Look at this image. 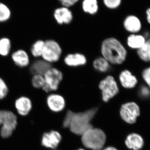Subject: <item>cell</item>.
<instances>
[{"label":"cell","mask_w":150,"mask_h":150,"mask_svg":"<svg viewBox=\"0 0 150 150\" xmlns=\"http://www.w3.org/2000/svg\"><path fill=\"white\" fill-rule=\"evenodd\" d=\"M99 106L77 112L66 109L64 111L62 129H68L72 134L81 137L86 131L93 127V121Z\"/></svg>","instance_id":"cell-1"},{"label":"cell","mask_w":150,"mask_h":150,"mask_svg":"<svg viewBox=\"0 0 150 150\" xmlns=\"http://www.w3.org/2000/svg\"><path fill=\"white\" fill-rule=\"evenodd\" d=\"M101 56L110 65H120L125 62L127 56L126 48L116 38H107L103 40L100 45Z\"/></svg>","instance_id":"cell-2"},{"label":"cell","mask_w":150,"mask_h":150,"mask_svg":"<svg viewBox=\"0 0 150 150\" xmlns=\"http://www.w3.org/2000/svg\"><path fill=\"white\" fill-rule=\"evenodd\" d=\"M82 146L88 150H102L107 144V136L103 130L93 127L80 137Z\"/></svg>","instance_id":"cell-3"},{"label":"cell","mask_w":150,"mask_h":150,"mask_svg":"<svg viewBox=\"0 0 150 150\" xmlns=\"http://www.w3.org/2000/svg\"><path fill=\"white\" fill-rule=\"evenodd\" d=\"M103 103H108L117 96L120 91L119 86L115 77L108 75L100 81L98 85Z\"/></svg>","instance_id":"cell-4"},{"label":"cell","mask_w":150,"mask_h":150,"mask_svg":"<svg viewBox=\"0 0 150 150\" xmlns=\"http://www.w3.org/2000/svg\"><path fill=\"white\" fill-rule=\"evenodd\" d=\"M18 125L16 115L11 110H0V136L4 139L11 137Z\"/></svg>","instance_id":"cell-5"},{"label":"cell","mask_w":150,"mask_h":150,"mask_svg":"<svg viewBox=\"0 0 150 150\" xmlns=\"http://www.w3.org/2000/svg\"><path fill=\"white\" fill-rule=\"evenodd\" d=\"M118 113L120 118L124 123L134 125L140 115L139 106L133 101L123 103L120 105Z\"/></svg>","instance_id":"cell-6"},{"label":"cell","mask_w":150,"mask_h":150,"mask_svg":"<svg viewBox=\"0 0 150 150\" xmlns=\"http://www.w3.org/2000/svg\"><path fill=\"white\" fill-rule=\"evenodd\" d=\"M45 84L42 89L47 93L56 92L59 89L60 83L64 79V74L61 70L52 67L43 75Z\"/></svg>","instance_id":"cell-7"},{"label":"cell","mask_w":150,"mask_h":150,"mask_svg":"<svg viewBox=\"0 0 150 150\" xmlns=\"http://www.w3.org/2000/svg\"><path fill=\"white\" fill-rule=\"evenodd\" d=\"M62 48L59 43L53 39L45 41V47L41 58L52 64L59 61L62 54Z\"/></svg>","instance_id":"cell-8"},{"label":"cell","mask_w":150,"mask_h":150,"mask_svg":"<svg viewBox=\"0 0 150 150\" xmlns=\"http://www.w3.org/2000/svg\"><path fill=\"white\" fill-rule=\"evenodd\" d=\"M46 103L48 110L52 113L59 114L64 112L67 109L66 98L63 95L58 93L48 94L46 98Z\"/></svg>","instance_id":"cell-9"},{"label":"cell","mask_w":150,"mask_h":150,"mask_svg":"<svg viewBox=\"0 0 150 150\" xmlns=\"http://www.w3.org/2000/svg\"><path fill=\"white\" fill-rule=\"evenodd\" d=\"M63 136L60 131L51 129L43 132L40 139V144L46 149H55L59 148Z\"/></svg>","instance_id":"cell-10"},{"label":"cell","mask_w":150,"mask_h":150,"mask_svg":"<svg viewBox=\"0 0 150 150\" xmlns=\"http://www.w3.org/2000/svg\"><path fill=\"white\" fill-rule=\"evenodd\" d=\"M53 17L56 23L60 25H69L72 23L74 15L71 8L59 6L54 9Z\"/></svg>","instance_id":"cell-11"},{"label":"cell","mask_w":150,"mask_h":150,"mask_svg":"<svg viewBox=\"0 0 150 150\" xmlns=\"http://www.w3.org/2000/svg\"><path fill=\"white\" fill-rule=\"evenodd\" d=\"M14 106L18 115L21 116H26L32 110V102L28 97L21 96L16 100Z\"/></svg>","instance_id":"cell-12"},{"label":"cell","mask_w":150,"mask_h":150,"mask_svg":"<svg viewBox=\"0 0 150 150\" xmlns=\"http://www.w3.org/2000/svg\"><path fill=\"white\" fill-rule=\"evenodd\" d=\"M124 144L129 150H140L144 146V139L139 134L134 132L129 133L125 137Z\"/></svg>","instance_id":"cell-13"},{"label":"cell","mask_w":150,"mask_h":150,"mask_svg":"<svg viewBox=\"0 0 150 150\" xmlns=\"http://www.w3.org/2000/svg\"><path fill=\"white\" fill-rule=\"evenodd\" d=\"M64 62L67 67H77L85 65L87 63V59L81 53H70L65 56Z\"/></svg>","instance_id":"cell-14"},{"label":"cell","mask_w":150,"mask_h":150,"mask_svg":"<svg viewBox=\"0 0 150 150\" xmlns=\"http://www.w3.org/2000/svg\"><path fill=\"white\" fill-rule=\"evenodd\" d=\"M123 25L126 31L132 33L139 32L142 28L141 20L134 14L126 16L123 19Z\"/></svg>","instance_id":"cell-15"},{"label":"cell","mask_w":150,"mask_h":150,"mask_svg":"<svg viewBox=\"0 0 150 150\" xmlns=\"http://www.w3.org/2000/svg\"><path fill=\"white\" fill-rule=\"evenodd\" d=\"M118 80L122 87L126 89L134 88L137 85V78L128 70H124L119 74Z\"/></svg>","instance_id":"cell-16"},{"label":"cell","mask_w":150,"mask_h":150,"mask_svg":"<svg viewBox=\"0 0 150 150\" xmlns=\"http://www.w3.org/2000/svg\"><path fill=\"white\" fill-rule=\"evenodd\" d=\"M80 4L83 12L90 16L96 15L100 7L98 0H81Z\"/></svg>","instance_id":"cell-17"},{"label":"cell","mask_w":150,"mask_h":150,"mask_svg":"<svg viewBox=\"0 0 150 150\" xmlns=\"http://www.w3.org/2000/svg\"><path fill=\"white\" fill-rule=\"evenodd\" d=\"M11 59L15 64L20 68H25L30 64V59L27 52L23 49H18L11 54Z\"/></svg>","instance_id":"cell-18"},{"label":"cell","mask_w":150,"mask_h":150,"mask_svg":"<svg viewBox=\"0 0 150 150\" xmlns=\"http://www.w3.org/2000/svg\"><path fill=\"white\" fill-rule=\"evenodd\" d=\"M52 67V64L48 63L43 59H37L30 65V71L33 75H41L43 76Z\"/></svg>","instance_id":"cell-19"},{"label":"cell","mask_w":150,"mask_h":150,"mask_svg":"<svg viewBox=\"0 0 150 150\" xmlns=\"http://www.w3.org/2000/svg\"><path fill=\"white\" fill-rule=\"evenodd\" d=\"M93 67L97 71L100 73H106L111 69V65L102 56H98L93 60Z\"/></svg>","instance_id":"cell-20"},{"label":"cell","mask_w":150,"mask_h":150,"mask_svg":"<svg viewBox=\"0 0 150 150\" xmlns=\"http://www.w3.org/2000/svg\"><path fill=\"white\" fill-rule=\"evenodd\" d=\"M145 42L144 38L141 35L131 34L127 38V45L132 49H139Z\"/></svg>","instance_id":"cell-21"},{"label":"cell","mask_w":150,"mask_h":150,"mask_svg":"<svg viewBox=\"0 0 150 150\" xmlns=\"http://www.w3.org/2000/svg\"><path fill=\"white\" fill-rule=\"evenodd\" d=\"M45 47V41L42 40H36L30 48V53L35 58L41 57Z\"/></svg>","instance_id":"cell-22"},{"label":"cell","mask_w":150,"mask_h":150,"mask_svg":"<svg viewBox=\"0 0 150 150\" xmlns=\"http://www.w3.org/2000/svg\"><path fill=\"white\" fill-rule=\"evenodd\" d=\"M11 43L10 39L7 37L0 38V56L6 57L10 53Z\"/></svg>","instance_id":"cell-23"},{"label":"cell","mask_w":150,"mask_h":150,"mask_svg":"<svg viewBox=\"0 0 150 150\" xmlns=\"http://www.w3.org/2000/svg\"><path fill=\"white\" fill-rule=\"evenodd\" d=\"M138 54L143 61H150V39L145 42L143 46L138 49Z\"/></svg>","instance_id":"cell-24"},{"label":"cell","mask_w":150,"mask_h":150,"mask_svg":"<svg viewBox=\"0 0 150 150\" xmlns=\"http://www.w3.org/2000/svg\"><path fill=\"white\" fill-rule=\"evenodd\" d=\"M123 0H101L103 6L109 11H115L121 7Z\"/></svg>","instance_id":"cell-25"},{"label":"cell","mask_w":150,"mask_h":150,"mask_svg":"<svg viewBox=\"0 0 150 150\" xmlns=\"http://www.w3.org/2000/svg\"><path fill=\"white\" fill-rule=\"evenodd\" d=\"M10 8L4 4L0 3V23H4L8 21L11 16Z\"/></svg>","instance_id":"cell-26"},{"label":"cell","mask_w":150,"mask_h":150,"mask_svg":"<svg viewBox=\"0 0 150 150\" xmlns=\"http://www.w3.org/2000/svg\"><path fill=\"white\" fill-rule=\"evenodd\" d=\"M31 84L34 88L42 89L45 84L44 76L41 75H33L31 79Z\"/></svg>","instance_id":"cell-27"},{"label":"cell","mask_w":150,"mask_h":150,"mask_svg":"<svg viewBox=\"0 0 150 150\" xmlns=\"http://www.w3.org/2000/svg\"><path fill=\"white\" fill-rule=\"evenodd\" d=\"M8 91L7 84L2 78L0 77V100L4 99L6 97Z\"/></svg>","instance_id":"cell-28"},{"label":"cell","mask_w":150,"mask_h":150,"mask_svg":"<svg viewBox=\"0 0 150 150\" xmlns=\"http://www.w3.org/2000/svg\"><path fill=\"white\" fill-rule=\"evenodd\" d=\"M81 0H57L60 6L72 8L80 2Z\"/></svg>","instance_id":"cell-29"},{"label":"cell","mask_w":150,"mask_h":150,"mask_svg":"<svg viewBox=\"0 0 150 150\" xmlns=\"http://www.w3.org/2000/svg\"><path fill=\"white\" fill-rule=\"evenodd\" d=\"M143 77L150 88V68H148L144 71Z\"/></svg>","instance_id":"cell-30"},{"label":"cell","mask_w":150,"mask_h":150,"mask_svg":"<svg viewBox=\"0 0 150 150\" xmlns=\"http://www.w3.org/2000/svg\"><path fill=\"white\" fill-rule=\"evenodd\" d=\"M141 94L143 96H146L149 94V91L148 88L146 87H143L141 89Z\"/></svg>","instance_id":"cell-31"},{"label":"cell","mask_w":150,"mask_h":150,"mask_svg":"<svg viewBox=\"0 0 150 150\" xmlns=\"http://www.w3.org/2000/svg\"><path fill=\"white\" fill-rule=\"evenodd\" d=\"M102 150H119L118 148L115 147L114 146L107 145L105 146Z\"/></svg>","instance_id":"cell-32"},{"label":"cell","mask_w":150,"mask_h":150,"mask_svg":"<svg viewBox=\"0 0 150 150\" xmlns=\"http://www.w3.org/2000/svg\"><path fill=\"white\" fill-rule=\"evenodd\" d=\"M146 15L147 20L150 24V7L147 9L146 10Z\"/></svg>","instance_id":"cell-33"},{"label":"cell","mask_w":150,"mask_h":150,"mask_svg":"<svg viewBox=\"0 0 150 150\" xmlns=\"http://www.w3.org/2000/svg\"><path fill=\"white\" fill-rule=\"evenodd\" d=\"M76 150H88L86 149V148L83 147L82 146L81 147L79 148L78 149H76Z\"/></svg>","instance_id":"cell-34"},{"label":"cell","mask_w":150,"mask_h":150,"mask_svg":"<svg viewBox=\"0 0 150 150\" xmlns=\"http://www.w3.org/2000/svg\"><path fill=\"white\" fill-rule=\"evenodd\" d=\"M50 150H59L58 149H55Z\"/></svg>","instance_id":"cell-35"}]
</instances>
